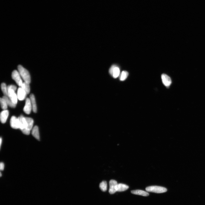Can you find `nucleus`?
<instances>
[{
  "label": "nucleus",
  "mask_w": 205,
  "mask_h": 205,
  "mask_svg": "<svg viewBox=\"0 0 205 205\" xmlns=\"http://www.w3.org/2000/svg\"><path fill=\"white\" fill-rule=\"evenodd\" d=\"M12 77L14 80L17 83L18 85L21 87L23 82H22L21 77L18 71L15 70L13 71L12 74Z\"/></svg>",
  "instance_id": "7ed1b4c3"
},
{
  "label": "nucleus",
  "mask_w": 205,
  "mask_h": 205,
  "mask_svg": "<svg viewBox=\"0 0 205 205\" xmlns=\"http://www.w3.org/2000/svg\"><path fill=\"white\" fill-rule=\"evenodd\" d=\"M18 70L19 73L24 82L30 84L31 79L29 72L21 65L18 66Z\"/></svg>",
  "instance_id": "f257e3e1"
},
{
  "label": "nucleus",
  "mask_w": 205,
  "mask_h": 205,
  "mask_svg": "<svg viewBox=\"0 0 205 205\" xmlns=\"http://www.w3.org/2000/svg\"><path fill=\"white\" fill-rule=\"evenodd\" d=\"M27 94L25 91L21 87L18 88L17 95L18 99L20 101L24 100L26 97Z\"/></svg>",
  "instance_id": "9d476101"
},
{
  "label": "nucleus",
  "mask_w": 205,
  "mask_h": 205,
  "mask_svg": "<svg viewBox=\"0 0 205 205\" xmlns=\"http://www.w3.org/2000/svg\"><path fill=\"white\" fill-rule=\"evenodd\" d=\"M131 193L133 194L143 196H148L149 195V194L147 192L140 190H133L131 191Z\"/></svg>",
  "instance_id": "dca6fc26"
},
{
  "label": "nucleus",
  "mask_w": 205,
  "mask_h": 205,
  "mask_svg": "<svg viewBox=\"0 0 205 205\" xmlns=\"http://www.w3.org/2000/svg\"><path fill=\"white\" fill-rule=\"evenodd\" d=\"M147 192L156 193H162L167 191V189L164 187L157 186H149L146 188Z\"/></svg>",
  "instance_id": "f03ea898"
},
{
  "label": "nucleus",
  "mask_w": 205,
  "mask_h": 205,
  "mask_svg": "<svg viewBox=\"0 0 205 205\" xmlns=\"http://www.w3.org/2000/svg\"><path fill=\"white\" fill-rule=\"evenodd\" d=\"M110 188L109 190V192L111 194H113L116 191V186L118 184L117 181L114 180H111L109 181Z\"/></svg>",
  "instance_id": "1a4fd4ad"
},
{
  "label": "nucleus",
  "mask_w": 205,
  "mask_h": 205,
  "mask_svg": "<svg viewBox=\"0 0 205 205\" xmlns=\"http://www.w3.org/2000/svg\"><path fill=\"white\" fill-rule=\"evenodd\" d=\"M162 82L166 87H169L171 84L172 80L166 74H163L161 76Z\"/></svg>",
  "instance_id": "6e6552de"
},
{
  "label": "nucleus",
  "mask_w": 205,
  "mask_h": 205,
  "mask_svg": "<svg viewBox=\"0 0 205 205\" xmlns=\"http://www.w3.org/2000/svg\"><path fill=\"white\" fill-rule=\"evenodd\" d=\"M29 84L24 82L23 83L22 86L20 87H21L25 91L27 94H29L30 92V89Z\"/></svg>",
  "instance_id": "a211bd4d"
},
{
  "label": "nucleus",
  "mask_w": 205,
  "mask_h": 205,
  "mask_svg": "<svg viewBox=\"0 0 205 205\" xmlns=\"http://www.w3.org/2000/svg\"><path fill=\"white\" fill-rule=\"evenodd\" d=\"M0 102L2 108L4 110H6L8 108V105L5 100L3 97L1 98Z\"/></svg>",
  "instance_id": "6ab92c4d"
},
{
  "label": "nucleus",
  "mask_w": 205,
  "mask_h": 205,
  "mask_svg": "<svg viewBox=\"0 0 205 205\" xmlns=\"http://www.w3.org/2000/svg\"><path fill=\"white\" fill-rule=\"evenodd\" d=\"M0 141V142H1V143H0V144H1V146L2 141V139L1 138V141Z\"/></svg>",
  "instance_id": "393cba45"
},
{
  "label": "nucleus",
  "mask_w": 205,
  "mask_h": 205,
  "mask_svg": "<svg viewBox=\"0 0 205 205\" xmlns=\"http://www.w3.org/2000/svg\"><path fill=\"white\" fill-rule=\"evenodd\" d=\"M9 115V112L8 110H4L1 112L0 115V119L2 123H5L6 122Z\"/></svg>",
  "instance_id": "9b49d317"
},
{
  "label": "nucleus",
  "mask_w": 205,
  "mask_h": 205,
  "mask_svg": "<svg viewBox=\"0 0 205 205\" xmlns=\"http://www.w3.org/2000/svg\"><path fill=\"white\" fill-rule=\"evenodd\" d=\"M4 168V165L3 163L1 162L0 164V170L1 171H3Z\"/></svg>",
  "instance_id": "b1692460"
},
{
  "label": "nucleus",
  "mask_w": 205,
  "mask_h": 205,
  "mask_svg": "<svg viewBox=\"0 0 205 205\" xmlns=\"http://www.w3.org/2000/svg\"><path fill=\"white\" fill-rule=\"evenodd\" d=\"M129 186L124 184H118L116 186V191L122 192L127 190L129 189Z\"/></svg>",
  "instance_id": "2eb2a0df"
},
{
  "label": "nucleus",
  "mask_w": 205,
  "mask_h": 205,
  "mask_svg": "<svg viewBox=\"0 0 205 205\" xmlns=\"http://www.w3.org/2000/svg\"><path fill=\"white\" fill-rule=\"evenodd\" d=\"M8 97L13 103L16 104L18 102V98L17 94H16L15 91L12 89L8 90Z\"/></svg>",
  "instance_id": "423d86ee"
},
{
  "label": "nucleus",
  "mask_w": 205,
  "mask_h": 205,
  "mask_svg": "<svg viewBox=\"0 0 205 205\" xmlns=\"http://www.w3.org/2000/svg\"><path fill=\"white\" fill-rule=\"evenodd\" d=\"M32 136L38 140H40V135L38 127L36 126L34 127L32 130Z\"/></svg>",
  "instance_id": "ddd939ff"
},
{
  "label": "nucleus",
  "mask_w": 205,
  "mask_h": 205,
  "mask_svg": "<svg viewBox=\"0 0 205 205\" xmlns=\"http://www.w3.org/2000/svg\"><path fill=\"white\" fill-rule=\"evenodd\" d=\"M109 73L113 78H117L119 76L120 73L119 67L116 65H112L109 69Z\"/></svg>",
  "instance_id": "20e7f679"
},
{
  "label": "nucleus",
  "mask_w": 205,
  "mask_h": 205,
  "mask_svg": "<svg viewBox=\"0 0 205 205\" xmlns=\"http://www.w3.org/2000/svg\"><path fill=\"white\" fill-rule=\"evenodd\" d=\"M30 99L31 102L32 110L34 113H36L37 112V107L35 98L33 94H31L30 95Z\"/></svg>",
  "instance_id": "f8f14e48"
},
{
  "label": "nucleus",
  "mask_w": 205,
  "mask_h": 205,
  "mask_svg": "<svg viewBox=\"0 0 205 205\" xmlns=\"http://www.w3.org/2000/svg\"><path fill=\"white\" fill-rule=\"evenodd\" d=\"M99 187L103 192H106L107 189V184L106 181H103L100 183Z\"/></svg>",
  "instance_id": "4be33fe9"
},
{
  "label": "nucleus",
  "mask_w": 205,
  "mask_h": 205,
  "mask_svg": "<svg viewBox=\"0 0 205 205\" xmlns=\"http://www.w3.org/2000/svg\"><path fill=\"white\" fill-rule=\"evenodd\" d=\"M25 120L27 122V129L29 131H31L32 130L33 125V120L31 118L27 117H25Z\"/></svg>",
  "instance_id": "4468645a"
},
{
  "label": "nucleus",
  "mask_w": 205,
  "mask_h": 205,
  "mask_svg": "<svg viewBox=\"0 0 205 205\" xmlns=\"http://www.w3.org/2000/svg\"><path fill=\"white\" fill-rule=\"evenodd\" d=\"M17 88L16 86L13 85H10L7 87V89H12L15 91L17 90Z\"/></svg>",
  "instance_id": "5701e85b"
},
{
  "label": "nucleus",
  "mask_w": 205,
  "mask_h": 205,
  "mask_svg": "<svg viewBox=\"0 0 205 205\" xmlns=\"http://www.w3.org/2000/svg\"><path fill=\"white\" fill-rule=\"evenodd\" d=\"M32 109V108L31 101L30 99L27 98L25 100V103L24 108V111L27 114H29L31 113Z\"/></svg>",
  "instance_id": "0eeeda50"
},
{
  "label": "nucleus",
  "mask_w": 205,
  "mask_h": 205,
  "mask_svg": "<svg viewBox=\"0 0 205 205\" xmlns=\"http://www.w3.org/2000/svg\"><path fill=\"white\" fill-rule=\"evenodd\" d=\"M129 75V73L126 71H123L121 74L120 80L121 81H124L126 79Z\"/></svg>",
  "instance_id": "412c9836"
},
{
  "label": "nucleus",
  "mask_w": 205,
  "mask_h": 205,
  "mask_svg": "<svg viewBox=\"0 0 205 205\" xmlns=\"http://www.w3.org/2000/svg\"><path fill=\"white\" fill-rule=\"evenodd\" d=\"M1 89L4 96H8L7 87L5 83H2L1 84Z\"/></svg>",
  "instance_id": "aec40b11"
},
{
  "label": "nucleus",
  "mask_w": 205,
  "mask_h": 205,
  "mask_svg": "<svg viewBox=\"0 0 205 205\" xmlns=\"http://www.w3.org/2000/svg\"><path fill=\"white\" fill-rule=\"evenodd\" d=\"M3 98L5 100L8 106L11 108H15L16 104L13 103L8 96H4L3 97Z\"/></svg>",
  "instance_id": "f3484780"
},
{
  "label": "nucleus",
  "mask_w": 205,
  "mask_h": 205,
  "mask_svg": "<svg viewBox=\"0 0 205 205\" xmlns=\"http://www.w3.org/2000/svg\"><path fill=\"white\" fill-rule=\"evenodd\" d=\"M1 176H2L1 173Z\"/></svg>",
  "instance_id": "a878e982"
},
{
  "label": "nucleus",
  "mask_w": 205,
  "mask_h": 205,
  "mask_svg": "<svg viewBox=\"0 0 205 205\" xmlns=\"http://www.w3.org/2000/svg\"><path fill=\"white\" fill-rule=\"evenodd\" d=\"M10 124L11 128L13 129H20V121L19 118L13 116L10 119Z\"/></svg>",
  "instance_id": "39448f33"
}]
</instances>
